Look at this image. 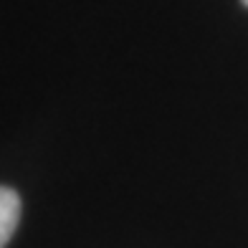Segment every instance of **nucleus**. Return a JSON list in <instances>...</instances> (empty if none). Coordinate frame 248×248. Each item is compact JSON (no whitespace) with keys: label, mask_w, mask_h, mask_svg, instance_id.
Here are the masks:
<instances>
[{"label":"nucleus","mask_w":248,"mask_h":248,"mask_svg":"<svg viewBox=\"0 0 248 248\" xmlns=\"http://www.w3.org/2000/svg\"><path fill=\"white\" fill-rule=\"evenodd\" d=\"M20 220V195L13 187L0 185V248H5L13 238Z\"/></svg>","instance_id":"nucleus-1"},{"label":"nucleus","mask_w":248,"mask_h":248,"mask_svg":"<svg viewBox=\"0 0 248 248\" xmlns=\"http://www.w3.org/2000/svg\"><path fill=\"white\" fill-rule=\"evenodd\" d=\"M241 3H243V5H248V0H241Z\"/></svg>","instance_id":"nucleus-2"}]
</instances>
